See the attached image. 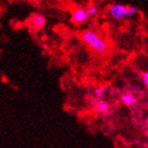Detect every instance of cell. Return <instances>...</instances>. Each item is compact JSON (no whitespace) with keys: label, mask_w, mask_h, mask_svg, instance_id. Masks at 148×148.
Segmentation results:
<instances>
[{"label":"cell","mask_w":148,"mask_h":148,"mask_svg":"<svg viewBox=\"0 0 148 148\" xmlns=\"http://www.w3.org/2000/svg\"><path fill=\"white\" fill-rule=\"evenodd\" d=\"M80 39L87 47L99 54H104L108 51V43L102 36L92 30H85L80 34Z\"/></svg>","instance_id":"cell-1"},{"label":"cell","mask_w":148,"mask_h":148,"mask_svg":"<svg viewBox=\"0 0 148 148\" xmlns=\"http://www.w3.org/2000/svg\"><path fill=\"white\" fill-rule=\"evenodd\" d=\"M139 13V9L134 5H126L122 3L111 4L108 9V14L115 21H123L124 19L131 18Z\"/></svg>","instance_id":"cell-2"},{"label":"cell","mask_w":148,"mask_h":148,"mask_svg":"<svg viewBox=\"0 0 148 148\" xmlns=\"http://www.w3.org/2000/svg\"><path fill=\"white\" fill-rule=\"evenodd\" d=\"M90 18L89 14L87 12V9L84 8V6H78L76 9H74L71 12V20L72 23L74 25H83V23H86L88 21V19Z\"/></svg>","instance_id":"cell-3"},{"label":"cell","mask_w":148,"mask_h":148,"mask_svg":"<svg viewBox=\"0 0 148 148\" xmlns=\"http://www.w3.org/2000/svg\"><path fill=\"white\" fill-rule=\"evenodd\" d=\"M28 23L31 29H33L35 31H39V30L45 28V25H47V18L42 13H33L29 17Z\"/></svg>","instance_id":"cell-4"},{"label":"cell","mask_w":148,"mask_h":148,"mask_svg":"<svg viewBox=\"0 0 148 148\" xmlns=\"http://www.w3.org/2000/svg\"><path fill=\"white\" fill-rule=\"evenodd\" d=\"M90 107H92L94 110L97 112L99 114L103 115V116H109L111 114L113 113V111L110 109V105H109V103L106 101V99H101V101H97L95 99L94 103H93L92 105L90 106Z\"/></svg>","instance_id":"cell-5"},{"label":"cell","mask_w":148,"mask_h":148,"mask_svg":"<svg viewBox=\"0 0 148 148\" xmlns=\"http://www.w3.org/2000/svg\"><path fill=\"white\" fill-rule=\"evenodd\" d=\"M121 101L123 103L124 106H126L128 108L134 109L136 106L138 105L139 99L136 97V95L132 92H125L121 95Z\"/></svg>","instance_id":"cell-6"},{"label":"cell","mask_w":148,"mask_h":148,"mask_svg":"<svg viewBox=\"0 0 148 148\" xmlns=\"http://www.w3.org/2000/svg\"><path fill=\"white\" fill-rule=\"evenodd\" d=\"M107 90H108V87L105 86V87H97L94 89L93 91L92 95L93 97L97 101H101V99H104V96H105V93L107 92Z\"/></svg>","instance_id":"cell-7"},{"label":"cell","mask_w":148,"mask_h":148,"mask_svg":"<svg viewBox=\"0 0 148 148\" xmlns=\"http://www.w3.org/2000/svg\"><path fill=\"white\" fill-rule=\"evenodd\" d=\"M86 9L90 17H94V16H96L97 13H99V8H97V5H95V4H89Z\"/></svg>","instance_id":"cell-8"},{"label":"cell","mask_w":148,"mask_h":148,"mask_svg":"<svg viewBox=\"0 0 148 148\" xmlns=\"http://www.w3.org/2000/svg\"><path fill=\"white\" fill-rule=\"evenodd\" d=\"M142 82L146 89H148V71H145L142 74Z\"/></svg>","instance_id":"cell-9"},{"label":"cell","mask_w":148,"mask_h":148,"mask_svg":"<svg viewBox=\"0 0 148 148\" xmlns=\"http://www.w3.org/2000/svg\"><path fill=\"white\" fill-rule=\"evenodd\" d=\"M145 134H146V136H148V129H147V131H145Z\"/></svg>","instance_id":"cell-10"}]
</instances>
